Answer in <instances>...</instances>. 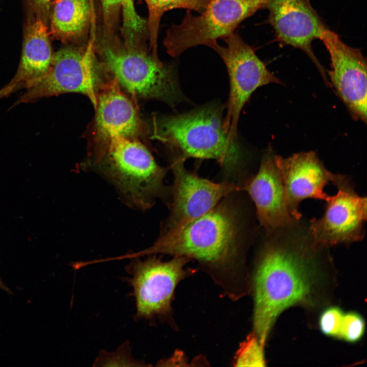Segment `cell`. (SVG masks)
I'll return each instance as SVG.
<instances>
[{
    "label": "cell",
    "mask_w": 367,
    "mask_h": 367,
    "mask_svg": "<svg viewBox=\"0 0 367 367\" xmlns=\"http://www.w3.org/2000/svg\"><path fill=\"white\" fill-rule=\"evenodd\" d=\"M230 195L179 230L160 234L150 247L123 258L163 254L194 259L230 298H241L247 291L246 225L241 204Z\"/></svg>",
    "instance_id": "6da1fadb"
},
{
    "label": "cell",
    "mask_w": 367,
    "mask_h": 367,
    "mask_svg": "<svg viewBox=\"0 0 367 367\" xmlns=\"http://www.w3.org/2000/svg\"><path fill=\"white\" fill-rule=\"evenodd\" d=\"M306 237L270 240L260 252L253 277V328L264 346L278 316L305 301L312 290Z\"/></svg>",
    "instance_id": "7a4b0ae2"
},
{
    "label": "cell",
    "mask_w": 367,
    "mask_h": 367,
    "mask_svg": "<svg viewBox=\"0 0 367 367\" xmlns=\"http://www.w3.org/2000/svg\"><path fill=\"white\" fill-rule=\"evenodd\" d=\"M224 107L211 103L190 112L154 120L152 138L190 158L216 161L228 175L240 177L243 155L238 139L223 125Z\"/></svg>",
    "instance_id": "3957f363"
},
{
    "label": "cell",
    "mask_w": 367,
    "mask_h": 367,
    "mask_svg": "<svg viewBox=\"0 0 367 367\" xmlns=\"http://www.w3.org/2000/svg\"><path fill=\"white\" fill-rule=\"evenodd\" d=\"M83 168L104 178L126 205L137 211L150 209L168 191L164 182L167 169L141 143L123 137L113 138L102 149L90 154Z\"/></svg>",
    "instance_id": "277c9868"
},
{
    "label": "cell",
    "mask_w": 367,
    "mask_h": 367,
    "mask_svg": "<svg viewBox=\"0 0 367 367\" xmlns=\"http://www.w3.org/2000/svg\"><path fill=\"white\" fill-rule=\"evenodd\" d=\"M102 56L107 71L132 94L156 99L172 107L187 101L174 65L164 64L158 56L130 47L106 46Z\"/></svg>",
    "instance_id": "5b68a950"
},
{
    "label": "cell",
    "mask_w": 367,
    "mask_h": 367,
    "mask_svg": "<svg viewBox=\"0 0 367 367\" xmlns=\"http://www.w3.org/2000/svg\"><path fill=\"white\" fill-rule=\"evenodd\" d=\"M95 35L84 50L65 47L53 54L49 68L36 85L27 89L15 105L69 92L88 96L95 109L97 96L111 80L95 54Z\"/></svg>",
    "instance_id": "8992f818"
},
{
    "label": "cell",
    "mask_w": 367,
    "mask_h": 367,
    "mask_svg": "<svg viewBox=\"0 0 367 367\" xmlns=\"http://www.w3.org/2000/svg\"><path fill=\"white\" fill-rule=\"evenodd\" d=\"M267 1L212 0L199 15L187 10L181 22L167 32L164 44L168 54L177 57L191 47H211L218 39L233 33L242 21L264 8Z\"/></svg>",
    "instance_id": "52a82bcc"
},
{
    "label": "cell",
    "mask_w": 367,
    "mask_h": 367,
    "mask_svg": "<svg viewBox=\"0 0 367 367\" xmlns=\"http://www.w3.org/2000/svg\"><path fill=\"white\" fill-rule=\"evenodd\" d=\"M170 149L172 153L170 159L173 175L172 200L169 215L164 221L160 234L179 230L211 211L225 197L242 191L237 182H214L188 171L180 153Z\"/></svg>",
    "instance_id": "ba28073f"
},
{
    "label": "cell",
    "mask_w": 367,
    "mask_h": 367,
    "mask_svg": "<svg viewBox=\"0 0 367 367\" xmlns=\"http://www.w3.org/2000/svg\"><path fill=\"white\" fill-rule=\"evenodd\" d=\"M226 45L217 42L211 48L224 63L229 76L230 90L225 108L223 125L233 139L237 138V127L241 112L251 94L258 88L282 82L271 72L238 33L223 39Z\"/></svg>",
    "instance_id": "9c48e42d"
},
{
    "label": "cell",
    "mask_w": 367,
    "mask_h": 367,
    "mask_svg": "<svg viewBox=\"0 0 367 367\" xmlns=\"http://www.w3.org/2000/svg\"><path fill=\"white\" fill-rule=\"evenodd\" d=\"M130 259L126 271L132 275L128 282L133 287L138 318L152 320L166 318L171 313V302L178 283L193 273L184 267L190 261L174 256L162 261L156 255Z\"/></svg>",
    "instance_id": "30bf717a"
},
{
    "label": "cell",
    "mask_w": 367,
    "mask_h": 367,
    "mask_svg": "<svg viewBox=\"0 0 367 367\" xmlns=\"http://www.w3.org/2000/svg\"><path fill=\"white\" fill-rule=\"evenodd\" d=\"M333 184L337 192L325 201L324 215L310 221V234L316 247L350 243L364 236L366 197L357 194L345 176L339 174Z\"/></svg>",
    "instance_id": "8fae6325"
},
{
    "label": "cell",
    "mask_w": 367,
    "mask_h": 367,
    "mask_svg": "<svg viewBox=\"0 0 367 367\" xmlns=\"http://www.w3.org/2000/svg\"><path fill=\"white\" fill-rule=\"evenodd\" d=\"M320 40L331 61L328 71L331 87L355 120L366 122V60L361 50L346 44L329 28Z\"/></svg>",
    "instance_id": "7c38bea8"
},
{
    "label": "cell",
    "mask_w": 367,
    "mask_h": 367,
    "mask_svg": "<svg viewBox=\"0 0 367 367\" xmlns=\"http://www.w3.org/2000/svg\"><path fill=\"white\" fill-rule=\"evenodd\" d=\"M264 8L269 12L268 21L281 43L303 51L317 68L327 86L330 84L323 66L312 48L328 27L310 3L309 0H268Z\"/></svg>",
    "instance_id": "4fadbf2b"
},
{
    "label": "cell",
    "mask_w": 367,
    "mask_h": 367,
    "mask_svg": "<svg viewBox=\"0 0 367 367\" xmlns=\"http://www.w3.org/2000/svg\"><path fill=\"white\" fill-rule=\"evenodd\" d=\"M270 148L263 155L257 173L241 185L253 201L260 226L272 233L289 227L297 221L290 214L286 202L284 185Z\"/></svg>",
    "instance_id": "5bb4252c"
},
{
    "label": "cell",
    "mask_w": 367,
    "mask_h": 367,
    "mask_svg": "<svg viewBox=\"0 0 367 367\" xmlns=\"http://www.w3.org/2000/svg\"><path fill=\"white\" fill-rule=\"evenodd\" d=\"M275 162L282 178L287 207L297 221L301 217L299 205L304 199L326 201L329 195L324 188L333 184L338 174L327 170L313 151L301 152L287 158L275 154Z\"/></svg>",
    "instance_id": "9a60e30c"
},
{
    "label": "cell",
    "mask_w": 367,
    "mask_h": 367,
    "mask_svg": "<svg viewBox=\"0 0 367 367\" xmlns=\"http://www.w3.org/2000/svg\"><path fill=\"white\" fill-rule=\"evenodd\" d=\"M95 110L94 136L97 143L90 153L102 149L114 137L133 139L148 130L134 104L122 93L114 77L99 92Z\"/></svg>",
    "instance_id": "2e32d148"
},
{
    "label": "cell",
    "mask_w": 367,
    "mask_h": 367,
    "mask_svg": "<svg viewBox=\"0 0 367 367\" xmlns=\"http://www.w3.org/2000/svg\"><path fill=\"white\" fill-rule=\"evenodd\" d=\"M48 33L46 25L40 18L33 20L28 25L20 63L16 74L9 82L15 84L17 90L34 86L48 72L53 56Z\"/></svg>",
    "instance_id": "e0dca14e"
},
{
    "label": "cell",
    "mask_w": 367,
    "mask_h": 367,
    "mask_svg": "<svg viewBox=\"0 0 367 367\" xmlns=\"http://www.w3.org/2000/svg\"><path fill=\"white\" fill-rule=\"evenodd\" d=\"M51 31L58 38L65 40L81 34L90 17V0H60L54 3Z\"/></svg>",
    "instance_id": "ac0fdd59"
},
{
    "label": "cell",
    "mask_w": 367,
    "mask_h": 367,
    "mask_svg": "<svg viewBox=\"0 0 367 367\" xmlns=\"http://www.w3.org/2000/svg\"><path fill=\"white\" fill-rule=\"evenodd\" d=\"M148 10V26L152 53L157 55V41L162 17L167 11L176 9L201 13L212 0H144Z\"/></svg>",
    "instance_id": "d6986e66"
},
{
    "label": "cell",
    "mask_w": 367,
    "mask_h": 367,
    "mask_svg": "<svg viewBox=\"0 0 367 367\" xmlns=\"http://www.w3.org/2000/svg\"><path fill=\"white\" fill-rule=\"evenodd\" d=\"M105 17H108L118 9L122 14L123 28L129 38L141 32L145 21L138 14L134 0H100Z\"/></svg>",
    "instance_id": "ffe728a7"
},
{
    "label": "cell",
    "mask_w": 367,
    "mask_h": 367,
    "mask_svg": "<svg viewBox=\"0 0 367 367\" xmlns=\"http://www.w3.org/2000/svg\"><path fill=\"white\" fill-rule=\"evenodd\" d=\"M263 347L254 333L249 335L247 339L241 344L237 353L234 365L264 366L265 360Z\"/></svg>",
    "instance_id": "44dd1931"
},
{
    "label": "cell",
    "mask_w": 367,
    "mask_h": 367,
    "mask_svg": "<svg viewBox=\"0 0 367 367\" xmlns=\"http://www.w3.org/2000/svg\"><path fill=\"white\" fill-rule=\"evenodd\" d=\"M364 328V320L359 314L355 312L344 313L338 338L356 342L362 337Z\"/></svg>",
    "instance_id": "7402d4cb"
},
{
    "label": "cell",
    "mask_w": 367,
    "mask_h": 367,
    "mask_svg": "<svg viewBox=\"0 0 367 367\" xmlns=\"http://www.w3.org/2000/svg\"><path fill=\"white\" fill-rule=\"evenodd\" d=\"M344 313L338 307L332 306L323 311L319 319V326L326 335L338 338Z\"/></svg>",
    "instance_id": "603a6c76"
},
{
    "label": "cell",
    "mask_w": 367,
    "mask_h": 367,
    "mask_svg": "<svg viewBox=\"0 0 367 367\" xmlns=\"http://www.w3.org/2000/svg\"><path fill=\"white\" fill-rule=\"evenodd\" d=\"M51 0H34L35 6L44 18L47 16Z\"/></svg>",
    "instance_id": "cb8c5ba5"
},
{
    "label": "cell",
    "mask_w": 367,
    "mask_h": 367,
    "mask_svg": "<svg viewBox=\"0 0 367 367\" xmlns=\"http://www.w3.org/2000/svg\"><path fill=\"white\" fill-rule=\"evenodd\" d=\"M0 289L6 292L8 294H12L11 290L6 286V285L3 282L2 280L0 277Z\"/></svg>",
    "instance_id": "d4e9b609"
},
{
    "label": "cell",
    "mask_w": 367,
    "mask_h": 367,
    "mask_svg": "<svg viewBox=\"0 0 367 367\" xmlns=\"http://www.w3.org/2000/svg\"><path fill=\"white\" fill-rule=\"evenodd\" d=\"M2 98V93L0 92V99H1Z\"/></svg>",
    "instance_id": "484cf974"
},
{
    "label": "cell",
    "mask_w": 367,
    "mask_h": 367,
    "mask_svg": "<svg viewBox=\"0 0 367 367\" xmlns=\"http://www.w3.org/2000/svg\"><path fill=\"white\" fill-rule=\"evenodd\" d=\"M59 1H60V0H54V3H55Z\"/></svg>",
    "instance_id": "4316f807"
}]
</instances>
